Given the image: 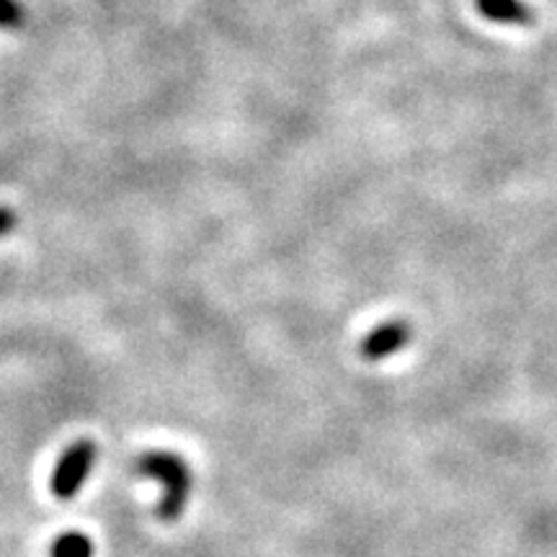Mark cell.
Here are the masks:
<instances>
[{"instance_id": "obj_1", "label": "cell", "mask_w": 557, "mask_h": 557, "mask_svg": "<svg viewBox=\"0 0 557 557\" xmlns=\"http://www.w3.org/2000/svg\"><path fill=\"white\" fill-rule=\"evenodd\" d=\"M139 475L158 480L163 485V498H160L158 517L163 521H178L186 511L191 496V468L181 459L176 451L152 449L139 457Z\"/></svg>"}, {"instance_id": "obj_2", "label": "cell", "mask_w": 557, "mask_h": 557, "mask_svg": "<svg viewBox=\"0 0 557 557\" xmlns=\"http://www.w3.org/2000/svg\"><path fill=\"white\" fill-rule=\"evenodd\" d=\"M96 455H99V449H96V444L88 442V438L70 444V447L62 451L58 465H54L50 483L54 496L60 500L75 498V493L81 491L83 483H86L90 475V470H94Z\"/></svg>"}, {"instance_id": "obj_3", "label": "cell", "mask_w": 557, "mask_h": 557, "mask_svg": "<svg viewBox=\"0 0 557 557\" xmlns=\"http://www.w3.org/2000/svg\"><path fill=\"white\" fill-rule=\"evenodd\" d=\"M410 338H413V331H410L406 320H385L377 329L367 333L359 351L367 361H382L393 357V354L403 351V348L410 344Z\"/></svg>"}, {"instance_id": "obj_4", "label": "cell", "mask_w": 557, "mask_h": 557, "mask_svg": "<svg viewBox=\"0 0 557 557\" xmlns=\"http://www.w3.org/2000/svg\"><path fill=\"white\" fill-rule=\"evenodd\" d=\"M475 9L491 24L521 26V29L534 24V11L527 0H475Z\"/></svg>"}, {"instance_id": "obj_5", "label": "cell", "mask_w": 557, "mask_h": 557, "mask_svg": "<svg viewBox=\"0 0 557 557\" xmlns=\"http://www.w3.org/2000/svg\"><path fill=\"white\" fill-rule=\"evenodd\" d=\"M52 557H94V542L81 532H65L54 540Z\"/></svg>"}, {"instance_id": "obj_6", "label": "cell", "mask_w": 557, "mask_h": 557, "mask_svg": "<svg viewBox=\"0 0 557 557\" xmlns=\"http://www.w3.org/2000/svg\"><path fill=\"white\" fill-rule=\"evenodd\" d=\"M24 24V9L16 0H0V29H16Z\"/></svg>"}, {"instance_id": "obj_7", "label": "cell", "mask_w": 557, "mask_h": 557, "mask_svg": "<svg viewBox=\"0 0 557 557\" xmlns=\"http://www.w3.org/2000/svg\"><path fill=\"white\" fill-rule=\"evenodd\" d=\"M13 227H16V214H13L9 207H0V238L9 235Z\"/></svg>"}]
</instances>
